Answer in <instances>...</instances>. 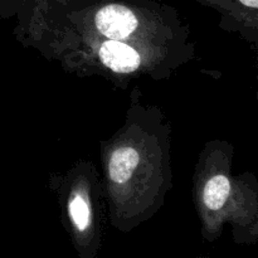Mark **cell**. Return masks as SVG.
<instances>
[{
    "instance_id": "obj_1",
    "label": "cell",
    "mask_w": 258,
    "mask_h": 258,
    "mask_svg": "<svg viewBox=\"0 0 258 258\" xmlns=\"http://www.w3.org/2000/svg\"><path fill=\"white\" fill-rule=\"evenodd\" d=\"M96 27L105 37L121 40L133 34L139 20L130 8L121 4H108L101 8L95 18Z\"/></svg>"
},
{
    "instance_id": "obj_2",
    "label": "cell",
    "mask_w": 258,
    "mask_h": 258,
    "mask_svg": "<svg viewBox=\"0 0 258 258\" xmlns=\"http://www.w3.org/2000/svg\"><path fill=\"white\" fill-rule=\"evenodd\" d=\"M100 58L107 68L117 73H130L140 66V55L120 40H107L100 49Z\"/></svg>"
},
{
    "instance_id": "obj_3",
    "label": "cell",
    "mask_w": 258,
    "mask_h": 258,
    "mask_svg": "<svg viewBox=\"0 0 258 258\" xmlns=\"http://www.w3.org/2000/svg\"><path fill=\"white\" fill-rule=\"evenodd\" d=\"M139 164V153L134 148H120L112 154L108 171L115 183L123 184L131 178Z\"/></svg>"
},
{
    "instance_id": "obj_4",
    "label": "cell",
    "mask_w": 258,
    "mask_h": 258,
    "mask_svg": "<svg viewBox=\"0 0 258 258\" xmlns=\"http://www.w3.org/2000/svg\"><path fill=\"white\" fill-rule=\"evenodd\" d=\"M231 191V183L224 175H216L206 184L203 191L204 204L212 211H219L226 204Z\"/></svg>"
},
{
    "instance_id": "obj_5",
    "label": "cell",
    "mask_w": 258,
    "mask_h": 258,
    "mask_svg": "<svg viewBox=\"0 0 258 258\" xmlns=\"http://www.w3.org/2000/svg\"><path fill=\"white\" fill-rule=\"evenodd\" d=\"M70 214L73 223L80 231H85L90 224V207L82 197L77 196L71 201Z\"/></svg>"
},
{
    "instance_id": "obj_6",
    "label": "cell",
    "mask_w": 258,
    "mask_h": 258,
    "mask_svg": "<svg viewBox=\"0 0 258 258\" xmlns=\"http://www.w3.org/2000/svg\"><path fill=\"white\" fill-rule=\"evenodd\" d=\"M242 5L247 8H251V9H257L258 8V0H239Z\"/></svg>"
}]
</instances>
